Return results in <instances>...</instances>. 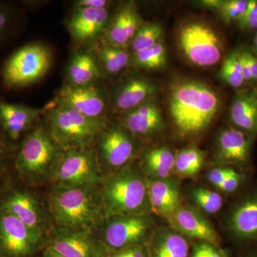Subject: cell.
<instances>
[{
	"label": "cell",
	"mask_w": 257,
	"mask_h": 257,
	"mask_svg": "<svg viewBox=\"0 0 257 257\" xmlns=\"http://www.w3.org/2000/svg\"><path fill=\"white\" fill-rule=\"evenodd\" d=\"M220 99L205 83L193 79L176 84L170 96V113L177 133L183 138L200 135L220 108Z\"/></svg>",
	"instance_id": "6da1fadb"
},
{
	"label": "cell",
	"mask_w": 257,
	"mask_h": 257,
	"mask_svg": "<svg viewBox=\"0 0 257 257\" xmlns=\"http://www.w3.org/2000/svg\"><path fill=\"white\" fill-rule=\"evenodd\" d=\"M104 218L149 215L148 181L136 169L126 166L104 176L99 187Z\"/></svg>",
	"instance_id": "7a4b0ae2"
},
{
	"label": "cell",
	"mask_w": 257,
	"mask_h": 257,
	"mask_svg": "<svg viewBox=\"0 0 257 257\" xmlns=\"http://www.w3.org/2000/svg\"><path fill=\"white\" fill-rule=\"evenodd\" d=\"M99 187H52L49 206L55 224L94 230L100 227L105 218Z\"/></svg>",
	"instance_id": "3957f363"
},
{
	"label": "cell",
	"mask_w": 257,
	"mask_h": 257,
	"mask_svg": "<svg viewBox=\"0 0 257 257\" xmlns=\"http://www.w3.org/2000/svg\"><path fill=\"white\" fill-rule=\"evenodd\" d=\"M64 151L48 128L39 126L27 135L17 154L15 165L30 182H52Z\"/></svg>",
	"instance_id": "277c9868"
},
{
	"label": "cell",
	"mask_w": 257,
	"mask_h": 257,
	"mask_svg": "<svg viewBox=\"0 0 257 257\" xmlns=\"http://www.w3.org/2000/svg\"><path fill=\"white\" fill-rule=\"evenodd\" d=\"M47 121L51 135L64 150L92 146L106 126L104 119L88 117L57 100L51 104Z\"/></svg>",
	"instance_id": "5b68a950"
},
{
	"label": "cell",
	"mask_w": 257,
	"mask_h": 257,
	"mask_svg": "<svg viewBox=\"0 0 257 257\" xmlns=\"http://www.w3.org/2000/svg\"><path fill=\"white\" fill-rule=\"evenodd\" d=\"M52 62L50 50L42 44L31 43L20 47L3 64V83L10 89L31 85L47 73Z\"/></svg>",
	"instance_id": "8992f818"
},
{
	"label": "cell",
	"mask_w": 257,
	"mask_h": 257,
	"mask_svg": "<svg viewBox=\"0 0 257 257\" xmlns=\"http://www.w3.org/2000/svg\"><path fill=\"white\" fill-rule=\"evenodd\" d=\"M104 173L97 152L92 146L65 150L52 182V187H99Z\"/></svg>",
	"instance_id": "52a82bcc"
},
{
	"label": "cell",
	"mask_w": 257,
	"mask_h": 257,
	"mask_svg": "<svg viewBox=\"0 0 257 257\" xmlns=\"http://www.w3.org/2000/svg\"><path fill=\"white\" fill-rule=\"evenodd\" d=\"M97 234L109 254L136 245H147L155 231L149 215L116 216L104 220Z\"/></svg>",
	"instance_id": "ba28073f"
},
{
	"label": "cell",
	"mask_w": 257,
	"mask_h": 257,
	"mask_svg": "<svg viewBox=\"0 0 257 257\" xmlns=\"http://www.w3.org/2000/svg\"><path fill=\"white\" fill-rule=\"evenodd\" d=\"M47 246L62 257H107L109 253L94 229L55 224L49 229Z\"/></svg>",
	"instance_id": "9c48e42d"
},
{
	"label": "cell",
	"mask_w": 257,
	"mask_h": 257,
	"mask_svg": "<svg viewBox=\"0 0 257 257\" xmlns=\"http://www.w3.org/2000/svg\"><path fill=\"white\" fill-rule=\"evenodd\" d=\"M224 224L226 235L239 253L257 245V187L233 204Z\"/></svg>",
	"instance_id": "30bf717a"
},
{
	"label": "cell",
	"mask_w": 257,
	"mask_h": 257,
	"mask_svg": "<svg viewBox=\"0 0 257 257\" xmlns=\"http://www.w3.org/2000/svg\"><path fill=\"white\" fill-rule=\"evenodd\" d=\"M179 42L184 56L194 65L211 67L221 60L220 39L205 24L192 23L184 25L179 31Z\"/></svg>",
	"instance_id": "8fae6325"
},
{
	"label": "cell",
	"mask_w": 257,
	"mask_h": 257,
	"mask_svg": "<svg viewBox=\"0 0 257 257\" xmlns=\"http://www.w3.org/2000/svg\"><path fill=\"white\" fill-rule=\"evenodd\" d=\"M46 246L47 235L3 211L0 215V248L6 256L33 257Z\"/></svg>",
	"instance_id": "7c38bea8"
},
{
	"label": "cell",
	"mask_w": 257,
	"mask_h": 257,
	"mask_svg": "<svg viewBox=\"0 0 257 257\" xmlns=\"http://www.w3.org/2000/svg\"><path fill=\"white\" fill-rule=\"evenodd\" d=\"M96 140H98V150H96L101 170L103 167L106 168V174L124 168L133 160L135 153V142L131 134L124 126L118 125L106 126L98 135Z\"/></svg>",
	"instance_id": "4fadbf2b"
},
{
	"label": "cell",
	"mask_w": 257,
	"mask_h": 257,
	"mask_svg": "<svg viewBox=\"0 0 257 257\" xmlns=\"http://www.w3.org/2000/svg\"><path fill=\"white\" fill-rule=\"evenodd\" d=\"M253 138L238 128L229 126L223 130L216 142L215 159L222 167L243 170L251 164Z\"/></svg>",
	"instance_id": "5bb4252c"
},
{
	"label": "cell",
	"mask_w": 257,
	"mask_h": 257,
	"mask_svg": "<svg viewBox=\"0 0 257 257\" xmlns=\"http://www.w3.org/2000/svg\"><path fill=\"white\" fill-rule=\"evenodd\" d=\"M170 227L189 239L221 246V239L209 219L196 207L181 206L166 218Z\"/></svg>",
	"instance_id": "9a60e30c"
},
{
	"label": "cell",
	"mask_w": 257,
	"mask_h": 257,
	"mask_svg": "<svg viewBox=\"0 0 257 257\" xmlns=\"http://www.w3.org/2000/svg\"><path fill=\"white\" fill-rule=\"evenodd\" d=\"M57 101L88 117L104 119L103 114L106 107L105 99L100 89L92 84L65 86L60 91Z\"/></svg>",
	"instance_id": "2e32d148"
},
{
	"label": "cell",
	"mask_w": 257,
	"mask_h": 257,
	"mask_svg": "<svg viewBox=\"0 0 257 257\" xmlns=\"http://www.w3.org/2000/svg\"><path fill=\"white\" fill-rule=\"evenodd\" d=\"M3 211L20 219L29 227L47 235L46 211L32 194L26 192H15L5 199Z\"/></svg>",
	"instance_id": "e0dca14e"
},
{
	"label": "cell",
	"mask_w": 257,
	"mask_h": 257,
	"mask_svg": "<svg viewBox=\"0 0 257 257\" xmlns=\"http://www.w3.org/2000/svg\"><path fill=\"white\" fill-rule=\"evenodd\" d=\"M42 112L43 109L13 104L0 98V126L12 141H18L31 128Z\"/></svg>",
	"instance_id": "ac0fdd59"
},
{
	"label": "cell",
	"mask_w": 257,
	"mask_h": 257,
	"mask_svg": "<svg viewBox=\"0 0 257 257\" xmlns=\"http://www.w3.org/2000/svg\"><path fill=\"white\" fill-rule=\"evenodd\" d=\"M122 126L131 135L145 138L162 131L165 121L158 105L150 100L125 112Z\"/></svg>",
	"instance_id": "d6986e66"
},
{
	"label": "cell",
	"mask_w": 257,
	"mask_h": 257,
	"mask_svg": "<svg viewBox=\"0 0 257 257\" xmlns=\"http://www.w3.org/2000/svg\"><path fill=\"white\" fill-rule=\"evenodd\" d=\"M148 190L151 211L157 215L166 219L182 205L180 185L176 178L148 181Z\"/></svg>",
	"instance_id": "ffe728a7"
},
{
	"label": "cell",
	"mask_w": 257,
	"mask_h": 257,
	"mask_svg": "<svg viewBox=\"0 0 257 257\" xmlns=\"http://www.w3.org/2000/svg\"><path fill=\"white\" fill-rule=\"evenodd\" d=\"M192 243L172 227L155 230L147 243L150 257H189Z\"/></svg>",
	"instance_id": "44dd1931"
},
{
	"label": "cell",
	"mask_w": 257,
	"mask_h": 257,
	"mask_svg": "<svg viewBox=\"0 0 257 257\" xmlns=\"http://www.w3.org/2000/svg\"><path fill=\"white\" fill-rule=\"evenodd\" d=\"M109 15L107 8H77L69 21V31L77 41H89L104 30Z\"/></svg>",
	"instance_id": "7402d4cb"
},
{
	"label": "cell",
	"mask_w": 257,
	"mask_h": 257,
	"mask_svg": "<svg viewBox=\"0 0 257 257\" xmlns=\"http://www.w3.org/2000/svg\"><path fill=\"white\" fill-rule=\"evenodd\" d=\"M140 26V18L136 8L131 4L126 5L120 10L106 30V45L125 49L133 41Z\"/></svg>",
	"instance_id": "603a6c76"
},
{
	"label": "cell",
	"mask_w": 257,
	"mask_h": 257,
	"mask_svg": "<svg viewBox=\"0 0 257 257\" xmlns=\"http://www.w3.org/2000/svg\"><path fill=\"white\" fill-rule=\"evenodd\" d=\"M157 88L151 81L144 77H134L126 81L116 93L115 106L126 112L151 100Z\"/></svg>",
	"instance_id": "cb8c5ba5"
},
{
	"label": "cell",
	"mask_w": 257,
	"mask_h": 257,
	"mask_svg": "<svg viewBox=\"0 0 257 257\" xmlns=\"http://www.w3.org/2000/svg\"><path fill=\"white\" fill-rule=\"evenodd\" d=\"M257 94L251 91L236 94L230 108L234 127L253 138L257 135Z\"/></svg>",
	"instance_id": "d4e9b609"
},
{
	"label": "cell",
	"mask_w": 257,
	"mask_h": 257,
	"mask_svg": "<svg viewBox=\"0 0 257 257\" xmlns=\"http://www.w3.org/2000/svg\"><path fill=\"white\" fill-rule=\"evenodd\" d=\"M176 155L167 147L150 149L143 157V168L148 181L160 180L171 177Z\"/></svg>",
	"instance_id": "484cf974"
},
{
	"label": "cell",
	"mask_w": 257,
	"mask_h": 257,
	"mask_svg": "<svg viewBox=\"0 0 257 257\" xmlns=\"http://www.w3.org/2000/svg\"><path fill=\"white\" fill-rule=\"evenodd\" d=\"M100 76V69L91 54L79 52L74 56L69 64L68 78L72 85H89Z\"/></svg>",
	"instance_id": "4316f807"
},
{
	"label": "cell",
	"mask_w": 257,
	"mask_h": 257,
	"mask_svg": "<svg viewBox=\"0 0 257 257\" xmlns=\"http://www.w3.org/2000/svg\"><path fill=\"white\" fill-rule=\"evenodd\" d=\"M204 154L195 147H189L176 155L173 172L183 177L197 175L204 165Z\"/></svg>",
	"instance_id": "83f0119b"
},
{
	"label": "cell",
	"mask_w": 257,
	"mask_h": 257,
	"mask_svg": "<svg viewBox=\"0 0 257 257\" xmlns=\"http://www.w3.org/2000/svg\"><path fill=\"white\" fill-rule=\"evenodd\" d=\"M99 56L104 70L111 74L119 73L130 62L127 51L112 45H103L99 48Z\"/></svg>",
	"instance_id": "f1b7e54d"
},
{
	"label": "cell",
	"mask_w": 257,
	"mask_h": 257,
	"mask_svg": "<svg viewBox=\"0 0 257 257\" xmlns=\"http://www.w3.org/2000/svg\"><path fill=\"white\" fill-rule=\"evenodd\" d=\"M190 198L196 208L208 214L219 212L224 204L220 194L203 187H194L190 192Z\"/></svg>",
	"instance_id": "f546056e"
},
{
	"label": "cell",
	"mask_w": 257,
	"mask_h": 257,
	"mask_svg": "<svg viewBox=\"0 0 257 257\" xmlns=\"http://www.w3.org/2000/svg\"><path fill=\"white\" fill-rule=\"evenodd\" d=\"M134 62L140 68L157 69L164 67L167 62V51L163 42L160 40L151 48L135 53Z\"/></svg>",
	"instance_id": "4dcf8cb0"
},
{
	"label": "cell",
	"mask_w": 257,
	"mask_h": 257,
	"mask_svg": "<svg viewBox=\"0 0 257 257\" xmlns=\"http://www.w3.org/2000/svg\"><path fill=\"white\" fill-rule=\"evenodd\" d=\"M220 77L225 83L231 87H242L245 81L241 69L239 50L233 51L225 59L220 69Z\"/></svg>",
	"instance_id": "1f68e13d"
},
{
	"label": "cell",
	"mask_w": 257,
	"mask_h": 257,
	"mask_svg": "<svg viewBox=\"0 0 257 257\" xmlns=\"http://www.w3.org/2000/svg\"><path fill=\"white\" fill-rule=\"evenodd\" d=\"M162 33V27L159 24L147 23L141 25L132 41L135 53L155 46L160 41Z\"/></svg>",
	"instance_id": "d6a6232c"
},
{
	"label": "cell",
	"mask_w": 257,
	"mask_h": 257,
	"mask_svg": "<svg viewBox=\"0 0 257 257\" xmlns=\"http://www.w3.org/2000/svg\"><path fill=\"white\" fill-rule=\"evenodd\" d=\"M18 18L17 8L10 3L0 2V44L13 33Z\"/></svg>",
	"instance_id": "836d02e7"
},
{
	"label": "cell",
	"mask_w": 257,
	"mask_h": 257,
	"mask_svg": "<svg viewBox=\"0 0 257 257\" xmlns=\"http://www.w3.org/2000/svg\"><path fill=\"white\" fill-rule=\"evenodd\" d=\"M189 257H231V253L221 246L207 241H194Z\"/></svg>",
	"instance_id": "e575fe53"
},
{
	"label": "cell",
	"mask_w": 257,
	"mask_h": 257,
	"mask_svg": "<svg viewBox=\"0 0 257 257\" xmlns=\"http://www.w3.org/2000/svg\"><path fill=\"white\" fill-rule=\"evenodd\" d=\"M248 1L246 0H229L224 1L220 10L225 21L228 23L238 22L246 13Z\"/></svg>",
	"instance_id": "d590c367"
},
{
	"label": "cell",
	"mask_w": 257,
	"mask_h": 257,
	"mask_svg": "<svg viewBox=\"0 0 257 257\" xmlns=\"http://www.w3.org/2000/svg\"><path fill=\"white\" fill-rule=\"evenodd\" d=\"M237 23L241 30L248 31L257 30V1H248L246 13Z\"/></svg>",
	"instance_id": "8d00e7d4"
},
{
	"label": "cell",
	"mask_w": 257,
	"mask_h": 257,
	"mask_svg": "<svg viewBox=\"0 0 257 257\" xmlns=\"http://www.w3.org/2000/svg\"><path fill=\"white\" fill-rule=\"evenodd\" d=\"M238 172H239L233 167L220 166V167L211 169L208 172L207 179L211 184L216 187L226 179L233 177Z\"/></svg>",
	"instance_id": "74e56055"
},
{
	"label": "cell",
	"mask_w": 257,
	"mask_h": 257,
	"mask_svg": "<svg viewBox=\"0 0 257 257\" xmlns=\"http://www.w3.org/2000/svg\"><path fill=\"white\" fill-rule=\"evenodd\" d=\"M244 181V176L240 172H238L233 177L226 179L222 183L218 185L216 188L220 190L221 192L231 194V193H234L239 190L240 187L243 185Z\"/></svg>",
	"instance_id": "f35d334b"
},
{
	"label": "cell",
	"mask_w": 257,
	"mask_h": 257,
	"mask_svg": "<svg viewBox=\"0 0 257 257\" xmlns=\"http://www.w3.org/2000/svg\"><path fill=\"white\" fill-rule=\"evenodd\" d=\"M107 257H150L147 245H136L119 250L108 255Z\"/></svg>",
	"instance_id": "ab89813d"
},
{
	"label": "cell",
	"mask_w": 257,
	"mask_h": 257,
	"mask_svg": "<svg viewBox=\"0 0 257 257\" xmlns=\"http://www.w3.org/2000/svg\"><path fill=\"white\" fill-rule=\"evenodd\" d=\"M9 140L0 126V168L6 162L7 158L9 155V152H11Z\"/></svg>",
	"instance_id": "60d3db41"
},
{
	"label": "cell",
	"mask_w": 257,
	"mask_h": 257,
	"mask_svg": "<svg viewBox=\"0 0 257 257\" xmlns=\"http://www.w3.org/2000/svg\"><path fill=\"white\" fill-rule=\"evenodd\" d=\"M108 2L105 0H81L77 2V8H92V9H104L107 8Z\"/></svg>",
	"instance_id": "b9f144b4"
},
{
	"label": "cell",
	"mask_w": 257,
	"mask_h": 257,
	"mask_svg": "<svg viewBox=\"0 0 257 257\" xmlns=\"http://www.w3.org/2000/svg\"><path fill=\"white\" fill-rule=\"evenodd\" d=\"M251 70L252 81H257V57L248 50H242Z\"/></svg>",
	"instance_id": "7bdbcfd3"
},
{
	"label": "cell",
	"mask_w": 257,
	"mask_h": 257,
	"mask_svg": "<svg viewBox=\"0 0 257 257\" xmlns=\"http://www.w3.org/2000/svg\"><path fill=\"white\" fill-rule=\"evenodd\" d=\"M240 61H241V69H242V74L245 82L252 81L251 70H250L247 60H246L245 55H243L242 51H240Z\"/></svg>",
	"instance_id": "ee69618b"
},
{
	"label": "cell",
	"mask_w": 257,
	"mask_h": 257,
	"mask_svg": "<svg viewBox=\"0 0 257 257\" xmlns=\"http://www.w3.org/2000/svg\"><path fill=\"white\" fill-rule=\"evenodd\" d=\"M237 257H257V245L241 251Z\"/></svg>",
	"instance_id": "f6af8a7d"
},
{
	"label": "cell",
	"mask_w": 257,
	"mask_h": 257,
	"mask_svg": "<svg viewBox=\"0 0 257 257\" xmlns=\"http://www.w3.org/2000/svg\"><path fill=\"white\" fill-rule=\"evenodd\" d=\"M40 257H62L50 246H46L41 251Z\"/></svg>",
	"instance_id": "bcb514c9"
},
{
	"label": "cell",
	"mask_w": 257,
	"mask_h": 257,
	"mask_svg": "<svg viewBox=\"0 0 257 257\" xmlns=\"http://www.w3.org/2000/svg\"><path fill=\"white\" fill-rule=\"evenodd\" d=\"M224 1H219V0H207V1H203L202 4L204 6L208 7L209 8H214V9L220 10L221 5Z\"/></svg>",
	"instance_id": "7dc6e473"
},
{
	"label": "cell",
	"mask_w": 257,
	"mask_h": 257,
	"mask_svg": "<svg viewBox=\"0 0 257 257\" xmlns=\"http://www.w3.org/2000/svg\"><path fill=\"white\" fill-rule=\"evenodd\" d=\"M253 50H254L255 54L257 57V32L255 35L254 40H253Z\"/></svg>",
	"instance_id": "c3c4849f"
},
{
	"label": "cell",
	"mask_w": 257,
	"mask_h": 257,
	"mask_svg": "<svg viewBox=\"0 0 257 257\" xmlns=\"http://www.w3.org/2000/svg\"><path fill=\"white\" fill-rule=\"evenodd\" d=\"M256 101H257V97H256Z\"/></svg>",
	"instance_id": "681fc988"
}]
</instances>
